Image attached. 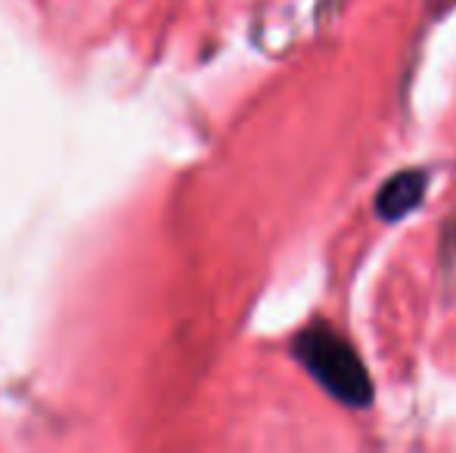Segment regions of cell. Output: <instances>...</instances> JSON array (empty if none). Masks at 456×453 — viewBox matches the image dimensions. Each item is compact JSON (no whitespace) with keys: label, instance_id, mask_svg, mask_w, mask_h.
I'll list each match as a JSON object with an SVG mask.
<instances>
[{"label":"cell","instance_id":"cell-1","mask_svg":"<svg viewBox=\"0 0 456 453\" xmlns=\"http://www.w3.org/2000/svg\"><path fill=\"white\" fill-rule=\"evenodd\" d=\"M292 357L338 404L366 410L376 398L363 357L330 323H311V327L298 329L292 339Z\"/></svg>","mask_w":456,"mask_h":453},{"label":"cell","instance_id":"cell-2","mask_svg":"<svg viewBox=\"0 0 456 453\" xmlns=\"http://www.w3.org/2000/svg\"><path fill=\"white\" fill-rule=\"evenodd\" d=\"M428 193V171L426 168H403L395 171L376 193V214L385 224L410 218L422 206Z\"/></svg>","mask_w":456,"mask_h":453}]
</instances>
